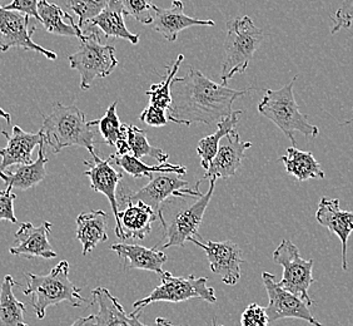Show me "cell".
I'll list each match as a JSON object with an SVG mask.
<instances>
[{
	"instance_id": "cell-15",
	"label": "cell",
	"mask_w": 353,
	"mask_h": 326,
	"mask_svg": "<svg viewBox=\"0 0 353 326\" xmlns=\"http://www.w3.org/2000/svg\"><path fill=\"white\" fill-rule=\"evenodd\" d=\"M53 224L48 221L35 227L32 222H23L14 238L17 246L10 247L9 252L15 256H24L30 260L33 258H55L57 252L49 242V233Z\"/></svg>"
},
{
	"instance_id": "cell-32",
	"label": "cell",
	"mask_w": 353,
	"mask_h": 326,
	"mask_svg": "<svg viewBox=\"0 0 353 326\" xmlns=\"http://www.w3.org/2000/svg\"><path fill=\"white\" fill-rule=\"evenodd\" d=\"M127 138L130 152L137 158L141 160L142 157L148 156L159 163L168 161L170 155L161 148L153 147L147 138L145 131H143L142 128L133 124H127Z\"/></svg>"
},
{
	"instance_id": "cell-7",
	"label": "cell",
	"mask_w": 353,
	"mask_h": 326,
	"mask_svg": "<svg viewBox=\"0 0 353 326\" xmlns=\"http://www.w3.org/2000/svg\"><path fill=\"white\" fill-rule=\"evenodd\" d=\"M162 284L150 292L147 298L138 300L133 304V313L142 314L145 306L153 303L165 301V303H183L190 299H201L216 304L217 296L214 289L207 286V278H196L194 275L190 276H174L170 271H164L161 275Z\"/></svg>"
},
{
	"instance_id": "cell-2",
	"label": "cell",
	"mask_w": 353,
	"mask_h": 326,
	"mask_svg": "<svg viewBox=\"0 0 353 326\" xmlns=\"http://www.w3.org/2000/svg\"><path fill=\"white\" fill-rule=\"evenodd\" d=\"M41 131L44 142L52 147L54 153L77 146L87 148L93 158L98 157V153H95L93 127L89 126L84 112L75 104L64 106L54 103L52 113L44 117Z\"/></svg>"
},
{
	"instance_id": "cell-16",
	"label": "cell",
	"mask_w": 353,
	"mask_h": 326,
	"mask_svg": "<svg viewBox=\"0 0 353 326\" xmlns=\"http://www.w3.org/2000/svg\"><path fill=\"white\" fill-rule=\"evenodd\" d=\"M316 220L340 238L342 244V270H348L347 244L353 232L352 211L341 210L339 198H322L316 212Z\"/></svg>"
},
{
	"instance_id": "cell-31",
	"label": "cell",
	"mask_w": 353,
	"mask_h": 326,
	"mask_svg": "<svg viewBox=\"0 0 353 326\" xmlns=\"http://www.w3.org/2000/svg\"><path fill=\"white\" fill-rule=\"evenodd\" d=\"M243 115V111H233L232 115L223 118L217 123V131L210 136L202 138L197 146V155L201 157V166L204 170L208 169L213 157L217 155L219 142L224 137L228 136L233 131H236L239 117Z\"/></svg>"
},
{
	"instance_id": "cell-27",
	"label": "cell",
	"mask_w": 353,
	"mask_h": 326,
	"mask_svg": "<svg viewBox=\"0 0 353 326\" xmlns=\"http://www.w3.org/2000/svg\"><path fill=\"white\" fill-rule=\"evenodd\" d=\"M118 102H113L109 106L105 115L101 119L89 121V126H98L99 133L102 135L104 143L116 147L117 155L123 156L130 153L128 138H127V124H122L117 115Z\"/></svg>"
},
{
	"instance_id": "cell-28",
	"label": "cell",
	"mask_w": 353,
	"mask_h": 326,
	"mask_svg": "<svg viewBox=\"0 0 353 326\" xmlns=\"http://www.w3.org/2000/svg\"><path fill=\"white\" fill-rule=\"evenodd\" d=\"M93 301L98 305L93 326H132L130 318L116 296L104 287L92 291Z\"/></svg>"
},
{
	"instance_id": "cell-46",
	"label": "cell",
	"mask_w": 353,
	"mask_h": 326,
	"mask_svg": "<svg viewBox=\"0 0 353 326\" xmlns=\"http://www.w3.org/2000/svg\"><path fill=\"white\" fill-rule=\"evenodd\" d=\"M353 111V108H352ZM353 122V118H351V119H348V121H346V122L342 123V126H346V124H350V123Z\"/></svg>"
},
{
	"instance_id": "cell-12",
	"label": "cell",
	"mask_w": 353,
	"mask_h": 326,
	"mask_svg": "<svg viewBox=\"0 0 353 326\" xmlns=\"http://www.w3.org/2000/svg\"><path fill=\"white\" fill-rule=\"evenodd\" d=\"M190 242L203 249L212 272L217 274L224 284L233 286L241 279L242 250L233 241H203L201 236L190 238Z\"/></svg>"
},
{
	"instance_id": "cell-36",
	"label": "cell",
	"mask_w": 353,
	"mask_h": 326,
	"mask_svg": "<svg viewBox=\"0 0 353 326\" xmlns=\"http://www.w3.org/2000/svg\"><path fill=\"white\" fill-rule=\"evenodd\" d=\"M353 23V0H343L339 10L333 18V27L331 35H336L342 29L351 28Z\"/></svg>"
},
{
	"instance_id": "cell-8",
	"label": "cell",
	"mask_w": 353,
	"mask_h": 326,
	"mask_svg": "<svg viewBox=\"0 0 353 326\" xmlns=\"http://www.w3.org/2000/svg\"><path fill=\"white\" fill-rule=\"evenodd\" d=\"M273 261L283 267L279 286L299 296L307 305L312 306L313 300L310 298L308 290L316 281L312 276L314 261L301 258L299 247L290 240H282L273 252Z\"/></svg>"
},
{
	"instance_id": "cell-33",
	"label": "cell",
	"mask_w": 353,
	"mask_h": 326,
	"mask_svg": "<svg viewBox=\"0 0 353 326\" xmlns=\"http://www.w3.org/2000/svg\"><path fill=\"white\" fill-rule=\"evenodd\" d=\"M183 61L184 55H178L176 61H173V64L167 67L168 70H167V75L163 77V81L153 84L150 90L145 92V95H148L150 98V104L157 106L159 108L165 109V111L170 108V106H172V84L176 79V72L179 70V67Z\"/></svg>"
},
{
	"instance_id": "cell-37",
	"label": "cell",
	"mask_w": 353,
	"mask_h": 326,
	"mask_svg": "<svg viewBox=\"0 0 353 326\" xmlns=\"http://www.w3.org/2000/svg\"><path fill=\"white\" fill-rule=\"evenodd\" d=\"M268 323L265 307L256 303L247 306L241 316V326H268Z\"/></svg>"
},
{
	"instance_id": "cell-20",
	"label": "cell",
	"mask_w": 353,
	"mask_h": 326,
	"mask_svg": "<svg viewBox=\"0 0 353 326\" xmlns=\"http://www.w3.org/2000/svg\"><path fill=\"white\" fill-rule=\"evenodd\" d=\"M110 249L121 258L123 270L136 269L161 276L164 272V262L168 260V256L157 246L147 249L141 245L116 244L112 245Z\"/></svg>"
},
{
	"instance_id": "cell-3",
	"label": "cell",
	"mask_w": 353,
	"mask_h": 326,
	"mask_svg": "<svg viewBox=\"0 0 353 326\" xmlns=\"http://www.w3.org/2000/svg\"><path fill=\"white\" fill-rule=\"evenodd\" d=\"M28 278L26 296H32L30 304L34 309L38 319H44L49 306L61 303L79 307L87 300L81 295V289L69 279L68 261L63 260L54 266L47 275H37L32 272L24 274Z\"/></svg>"
},
{
	"instance_id": "cell-41",
	"label": "cell",
	"mask_w": 353,
	"mask_h": 326,
	"mask_svg": "<svg viewBox=\"0 0 353 326\" xmlns=\"http://www.w3.org/2000/svg\"><path fill=\"white\" fill-rule=\"evenodd\" d=\"M95 315H89L85 318H79L75 320L74 323L70 326H93L94 324Z\"/></svg>"
},
{
	"instance_id": "cell-4",
	"label": "cell",
	"mask_w": 353,
	"mask_h": 326,
	"mask_svg": "<svg viewBox=\"0 0 353 326\" xmlns=\"http://www.w3.org/2000/svg\"><path fill=\"white\" fill-rule=\"evenodd\" d=\"M296 81L297 77L279 90L267 89L259 104V113L274 123L293 146L296 144V132L311 138H316L319 135V127L308 122L306 115L299 111L293 95V86Z\"/></svg>"
},
{
	"instance_id": "cell-23",
	"label": "cell",
	"mask_w": 353,
	"mask_h": 326,
	"mask_svg": "<svg viewBox=\"0 0 353 326\" xmlns=\"http://www.w3.org/2000/svg\"><path fill=\"white\" fill-rule=\"evenodd\" d=\"M108 215L102 210L82 212L77 218V238L83 246V255L93 251L95 246L108 241L107 233Z\"/></svg>"
},
{
	"instance_id": "cell-5",
	"label": "cell",
	"mask_w": 353,
	"mask_h": 326,
	"mask_svg": "<svg viewBox=\"0 0 353 326\" xmlns=\"http://www.w3.org/2000/svg\"><path fill=\"white\" fill-rule=\"evenodd\" d=\"M263 41V33L250 17L233 19L227 24L221 81L227 83L237 73H245Z\"/></svg>"
},
{
	"instance_id": "cell-19",
	"label": "cell",
	"mask_w": 353,
	"mask_h": 326,
	"mask_svg": "<svg viewBox=\"0 0 353 326\" xmlns=\"http://www.w3.org/2000/svg\"><path fill=\"white\" fill-rule=\"evenodd\" d=\"M1 136L7 138L6 148H0V171H6L14 164L32 163V153L37 146L44 142V136L39 131L38 133H28L19 127L14 126L12 136L7 131H1Z\"/></svg>"
},
{
	"instance_id": "cell-11",
	"label": "cell",
	"mask_w": 353,
	"mask_h": 326,
	"mask_svg": "<svg viewBox=\"0 0 353 326\" xmlns=\"http://www.w3.org/2000/svg\"><path fill=\"white\" fill-rule=\"evenodd\" d=\"M262 280L270 299L268 306L265 307V313L270 323L291 318L305 320L313 326H323L313 316L310 311V306L307 305L303 300L299 299V296H296L292 292L287 291L279 286L273 274L263 272Z\"/></svg>"
},
{
	"instance_id": "cell-47",
	"label": "cell",
	"mask_w": 353,
	"mask_h": 326,
	"mask_svg": "<svg viewBox=\"0 0 353 326\" xmlns=\"http://www.w3.org/2000/svg\"><path fill=\"white\" fill-rule=\"evenodd\" d=\"M10 1H12V0H9V3H10Z\"/></svg>"
},
{
	"instance_id": "cell-24",
	"label": "cell",
	"mask_w": 353,
	"mask_h": 326,
	"mask_svg": "<svg viewBox=\"0 0 353 326\" xmlns=\"http://www.w3.org/2000/svg\"><path fill=\"white\" fill-rule=\"evenodd\" d=\"M125 12L122 3L119 0H108L107 7L103 9L102 13L97 15L93 21H90V28H99L103 35L107 38H118L123 41H130L132 44L139 43V35H133L125 27L124 23Z\"/></svg>"
},
{
	"instance_id": "cell-10",
	"label": "cell",
	"mask_w": 353,
	"mask_h": 326,
	"mask_svg": "<svg viewBox=\"0 0 353 326\" xmlns=\"http://www.w3.org/2000/svg\"><path fill=\"white\" fill-rule=\"evenodd\" d=\"M217 178L210 180V189L202 198H196L193 204H187L182 210L176 211L163 224V244L159 250L164 251L173 246L183 247L190 238H197L198 230L203 221L204 212L211 202Z\"/></svg>"
},
{
	"instance_id": "cell-42",
	"label": "cell",
	"mask_w": 353,
	"mask_h": 326,
	"mask_svg": "<svg viewBox=\"0 0 353 326\" xmlns=\"http://www.w3.org/2000/svg\"><path fill=\"white\" fill-rule=\"evenodd\" d=\"M156 324L159 326H178L176 325V324H173V323H170V320L163 319V318H158V319L156 320ZM212 326L224 325H217V324H216V319H213V321H212Z\"/></svg>"
},
{
	"instance_id": "cell-6",
	"label": "cell",
	"mask_w": 353,
	"mask_h": 326,
	"mask_svg": "<svg viewBox=\"0 0 353 326\" xmlns=\"http://www.w3.org/2000/svg\"><path fill=\"white\" fill-rule=\"evenodd\" d=\"M68 59L70 68L81 75L82 90H88L95 78L108 77L118 66L114 47L102 44L101 37L95 32L84 33L81 47L74 55H69Z\"/></svg>"
},
{
	"instance_id": "cell-17",
	"label": "cell",
	"mask_w": 353,
	"mask_h": 326,
	"mask_svg": "<svg viewBox=\"0 0 353 326\" xmlns=\"http://www.w3.org/2000/svg\"><path fill=\"white\" fill-rule=\"evenodd\" d=\"M153 12L154 15L150 27L168 41H176L178 35L187 28L214 27L212 19L201 21L184 14V4L181 0H173L170 8L167 9L154 6Z\"/></svg>"
},
{
	"instance_id": "cell-43",
	"label": "cell",
	"mask_w": 353,
	"mask_h": 326,
	"mask_svg": "<svg viewBox=\"0 0 353 326\" xmlns=\"http://www.w3.org/2000/svg\"><path fill=\"white\" fill-rule=\"evenodd\" d=\"M139 316H141V314H130V324H132V326H150V325H145V324H142L141 321H139ZM154 326H159L157 325V324H154Z\"/></svg>"
},
{
	"instance_id": "cell-29",
	"label": "cell",
	"mask_w": 353,
	"mask_h": 326,
	"mask_svg": "<svg viewBox=\"0 0 353 326\" xmlns=\"http://www.w3.org/2000/svg\"><path fill=\"white\" fill-rule=\"evenodd\" d=\"M109 160L116 164L117 167L125 171L128 175L134 178H142V177H148L152 178L153 173H176L179 176H183L187 173V169L181 164H172V163L164 162L158 164V166H148L142 162L139 158L133 156V155H110Z\"/></svg>"
},
{
	"instance_id": "cell-45",
	"label": "cell",
	"mask_w": 353,
	"mask_h": 326,
	"mask_svg": "<svg viewBox=\"0 0 353 326\" xmlns=\"http://www.w3.org/2000/svg\"><path fill=\"white\" fill-rule=\"evenodd\" d=\"M0 52H8L7 47H6V43L3 39V35L0 33Z\"/></svg>"
},
{
	"instance_id": "cell-9",
	"label": "cell",
	"mask_w": 353,
	"mask_h": 326,
	"mask_svg": "<svg viewBox=\"0 0 353 326\" xmlns=\"http://www.w3.org/2000/svg\"><path fill=\"white\" fill-rule=\"evenodd\" d=\"M178 176L179 175L176 173H157L143 189L130 193H121L119 200L123 202L142 201L156 212L159 220L164 202L170 198H199L203 196V193L199 192V186L203 180H199L194 189H185L188 182Z\"/></svg>"
},
{
	"instance_id": "cell-35",
	"label": "cell",
	"mask_w": 353,
	"mask_h": 326,
	"mask_svg": "<svg viewBox=\"0 0 353 326\" xmlns=\"http://www.w3.org/2000/svg\"><path fill=\"white\" fill-rule=\"evenodd\" d=\"M122 3L125 15L133 17L136 21L150 26L153 21V1L152 0H119Z\"/></svg>"
},
{
	"instance_id": "cell-14",
	"label": "cell",
	"mask_w": 353,
	"mask_h": 326,
	"mask_svg": "<svg viewBox=\"0 0 353 326\" xmlns=\"http://www.w3.org/2000/svg\"><path fill=\"white\" fill-rule=\"evenodd\" d=\"M88 170L84 171V176L89 177L90 187L95 192L103 193L108 198L109 204L116 218L114 232L119 238H123L122 229L119 224V202L117 200V186L122 180V172L118 171L116 164L110 160H102L101 157H95L93 161H84Z\"/></svg>"
},
{
	"instance_id": "cell-18",
	"label": "cell",
	"mask_w": 353,
	"mask_h": 326,
	"mask_svg": "<svg viewBox=\"0 0 353 326\" xmlns=\"http://www.w3.org/2000/svg\"><path fill=\"white\" fill-rule=\"evenodd\" d=\"M225 142L219 146L217 155L213 157L208 169L205 170L204 178H228L236 175L241 163L245 158V151L252 147L251 142L241 141L237 131H233L224 137Z\"/></svg>"
},
{
	"instance_id": "cell-25",
	"label": "cell",
	"mask_w": 353,
	"mask_h": 326,
	"mask_svg": "<svg viewBox=\"0 0 353 326\" xmlns=\"http://www.w3.org/2000/svg\"><path fill=\"white\" fill-rule=\"evenodd\" d=\"M38 14L39 21L48 33L63 37H77L79 39L84 37L82 28L75 24L73 18L57 4L49 3L48 0H39Z\"/></svg>"
},
{
	"instance_id": "cell-13",
	"label": "cell",
	"mask_w": 353,
	"mask_h": 326,
	"mask_svg": "<svg viewBox=\"0 0 353 326\" xmlns=\"http://www.w3.org/2000/svg\"><path fill=\"white\" fill-rule=\"evenodd\" d=\"M30 17L27 14L7 10L0 6V33L6 43L7 50L10 48H23L26 50H33L47 57L50 61H55L58 55L54 52L37 44L32 39L35 27L30 28Z\"/></svg>"
},
{
	"instance_id": "cell-21",
	"label": "cell",
	"mask_w": 353,
	"mask_h": 326,
	"mask_svg": "<svg viewBox=\"0 0 353 326\" xmlns=\"http://www.w3.org/2000/svg\"><path fill=\"white\" fill-rule=\"evenodd\" d=\"M157 218L156 212L142 201L127 202V207L119 211L122 240H144L152 231V224L157 221Z\"/></svg>"
},
{
	"instance_id": "cell-44",
	"label": "cell",
	"mask_w": 353,
	"mask_h": 326,
	"mask_svg": "<svg viewBox=\"0 0 353 326\" xmlns=\"http://www.w3.org/2000/svg\"><path fill=\"white\" fill-rule=\"evenodd\" d=\"M0 117L4 118L8 124H12V117H10V115H9L8 112H6L4 109L1 108V107H0Z\"/></svg>"
},
{
	"instance_id": "cell-39",
	"label": "cell",
	"mask_w": 353,
	"mask_h": 326,
	"mask_svg": "<svg viewBox=\"0 0 353 326\" xmlns=\"http://www.w3.org/2000/svg\"><path fill=\"white\" fill-rule=\"evenodd\" d=\"M139 119L148 124L150 127H163L170 122L168 116L165 115V109L159 108L153 104H150L147 108H144L139 116Z\"/></svg>"
},
{
	"instance_id": "cell-30",
	"label": "cell",
	"mask_w": 353,
	"mask_h": 326,
	"mask_svg": "<svg viewBox=\"0 0 353 326\" xmlns=\"http://www.w3.org/2000/svg\"><path fill=\"white\" fill-rule=\"evenodd\" d=\"M14 286H19L7 275L0 289V326H28L24 321L26 305L15 298Z\"/></svg>"
},
{
	"instance_id": "cell-26",
	"label": "cell",
	"mask_w": 353,
	"mask_h": 326,
	"mask_svg": "<svg viewBox=\"0 0 353 326\" xmlns=\"http://www.w3.org/2000/svg\"><path fill=\"white\" fill-rule=\"evenodd\" d=\"M279 161L285 164V172L294 177L299 182L326 178L321 164L312 153L299 150L294 146L288 147L287 153L281 157Z\"/></svg>"
},
{
	"instance_id": "cell-40",
	"label": "cell",
	"mask_w": 353,
	"mask_h": 326,
	"mask_svg": "<svg viewBox=\"0 0 353 326\" xmlns=\"http://www.w3.org/2000/svg\"><path fill=\"white\" fill-rule=\"evenodd\" d=\"M38 3L39 0H12L10 3L1 7L7 10H17V12L27 14L29 17H33L37 21H39Z\"/></svg>"
},
{
	"instance_id": "cell-22",
	"label": "cell",
	"mask_w": 353,
	"mask_h": 326,
	"mask_svg": "<svg viewBox=\"0 0 353 326\" xmlns=\"http://www.w3.org/2000/svg\"><path fill=\"white\" fill-rule=\"evenodd\" d=\"M48 158L46 156V142L39 144L37 161L28 164H19L14 171H0V180L13 189L27 191L33 189L47 177Z\"/></svg>"
},
{
	"instance_id": "cell-1",
	"label": "cell",
	"mask_w": 353,
	"mask_h": 326,
	"mask_svg": "<svg viewBox=\"0 0 353 326\" xmlns=\"http://www.w3.org/2000/svg\"><path fill=\"white\" fill-rule=\"evenodd\" d=\"M252 89L237 90L211 81L197 69L176 78L172 84L168 119L184 126L192 123L217 124L233 112V103Z\"/></svg>"
},
{
	"instance_id": "cell-38",
	"label": "cell",
	"mask_w": 353,
	"mask_h": 326,
	"mask_svg": "<svg viewBox=\"0 0 353 326\" xmlns=\"http://www.w3.org/2000/svg\"><path fill=\"white\" fill-rule=\"evenodd\" d=\"M17 200V195L13 192V187L8 186L6 190L0 191V222L9 221L12 224H17L18 218L14 215V201Z\"/></svg>"
},
{
	"instance_id": "cell-34",
	"label": "cell",
	"mask_w": 353,
	"mask_h": 326,
	"mask_svg": "<svg viewBox=\"0 0 353 326\" xmlns=\"http://www.w3.org/2000/svg\"><path fill=\"white\" fill-rule=\"evenodd\" d=\"M107 4L108 0H70L68 8L77 14L78 26L83 30L85 24H89L97 15L102 13Z\"/></svg>"
}]
</instances>
